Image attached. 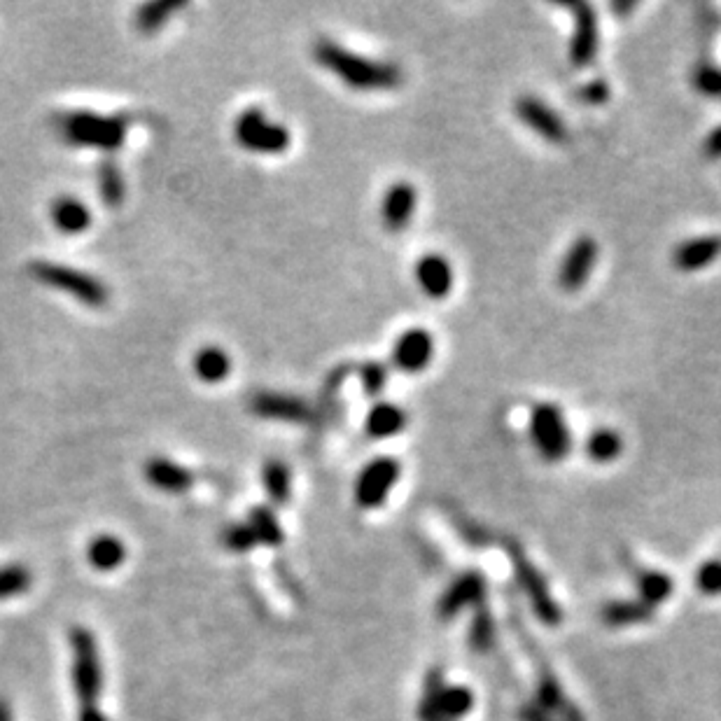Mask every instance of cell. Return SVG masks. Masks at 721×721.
<instances>
[{
    "instance_id": "obj_22",
    "label": "cell",
    "mask_w": 721,
    "mask_h": 721,
    "mask_svg": "<svg viewBox=\"0 0 721 721\" xmlns=\"http://www.w3.org/2000/svg\"><path fill=\"white\" fill-rule=\"evenodd\" d=\"M194 374L199 381L203 383H222L224 378L229 376L231 371V360L227 355V350L220 346H203L196 350L194 360H192Z\"/></svg>"
},
{
    "instance_id": "obj_12",
    "label": "cell",
    "mask_w": 721,
    "mask_h": 721,
    "mask_svg": "<svg viewBox=\"0 0 721 721\" xmlns=\"http://www.w3.org/2000/svg\"><path fill=\"white\" fill-rule=\"evenodd\" d=\"M598 262V241L593 236L574 238L558 269V285L565 292H577L588 283V276Z\"/></svg>"
},
{
    "instance_id": "obj_1",
    "label": "cell",
    "mask_w": 721,
    "mask_h": 721,
    "mask_svg": "<svg viewBox=\"0 0 721 721\" xmlns=\"http://www.w3.org/2000/svg\"><path fill=\"white\" fill-rule=\"evenodd\" d=\"M313 59L355 91L397 89L404 80L402 68L395 66V63L367 59V56L350 52L339 42L327 38L315 42Z\"/></svg>"
},
{
    "instance_id": "obj_18",
    "label": "cell",
    "mask_w": 721,
    "mask_h": 721,
    "mask_svg": "<svg viewBox=\"0 0 721 721\" xmlns=\"http://www.w3.org/2000/svg\"><path fill=\"white\" fill-rule=\"evenodd\" d=\"M721 255V236H696L682 241L672 252V264L682 273H696L710 266Z\"/></svg>"
},
{
    "instance_id": "obj_7",
    "label": "cell",
    "mask_w": 721,
    "mask_h": 721,
    "mask_svg": "<svg viewBox=\"0 0 721 721\" xmlns=\"http://www.w3.org/2000/svg\"><path fill=\"white\" fill-rule=\"evenodd\" d=\"M504 549H507V553H509V560H511V565H514L518 584H521L523 593L528 595L537 619L542 621L544 626H558L560 619H563V612H560L558 602L551 598V591H549V586H546L542 572H539L537 567L530 563V558L525 556L521 544L514 542V539H509V542L504 544Z\"/></svg>"
},
{
    "instance_id": "obj_9",
    "label": "cell",
    "mask_w": 721,
    "mask_h": 721,
    "mask_svg": "<svg viewBox=\"0 0 721 721\" xmlns=\"http://www.w3.org/2000/svg\"><path fill=\"white\" fill-rule=\"evenodd\" d=\"M402 474V467L390 455L374 458L362 467L360 476L355 481V502L360 509H378L388 500V495L395 488Z\"/></svg>"
},
{
    "instance_id": "obj_10",
    "label": "cell",
    "mask_w": 721,
    "mask_h": 721,
    "mask_svg": "<svg viewBox=\"0 0 721 721\" xmlns=\"http://www.w3.org/2000/svg\"><path fill=\"white\" fill-rule=\"evenodd\" d=\"M567 10H570L574 17V28L570 38V63L574 68H586L595 61L600 49L598 14H595L593 5L588 3L567 5Z\"/></svg>"
},
{
    "instance_id": "obj_11",
    "label": "cell",
    "mask_w": 721,
    "mask_h": 721,
    "mask_svg": "<svg viewBox=\"0 0 721 721\" xmlns=\"http://www.w3.org/2000/svg\"><path fill=\"white\" fill-rule=\"evenodd\" d=\"M248 409L257 418L280 420V423H311L315 418V409L306 399L269 390L255 392L248 399Z\"/></svg>"
},
{
    "instance_id": "obj_16",
    "label": "cell",
    "mask_w": 721,
    "mask_h": 721,
    "mask_svg": "<svg viewBox=\"0 0 721 721\" xmlns=\"http://www.w3.org/2000/svg\"><path fill=\"white\" fill-rule=\"evenodd\" d=\"M418 206V194L416 187L406 180H397L385 189L381 199V220L383 227L397 234V231H404L413 220V213H416Z\"/></svg>"
},
{
    "instance_id": "obj_32",
    "label": "cell",
    "mask_w": 721,
    "mask_h": 721,
    "mask_svg": "<svg viewBox=\"0 0 721 721\" xmlns=\"http://www.w3.org/2000/svg\"><path fill=\"white\" fill-rule=\"evenodd\" d=\"M248 525L255 532L257 542L266 546H280L283 544V530H280V523L276 514L269 507H255L250 511Z\"/></svg>"
},
{
    "instance_id": "obj_6",
    "label": "cell",
    "mask_w": 721,
    "mask_h": 721,
    "mask_svg": "<svg viewBox=\"0 0 721 721\" xmlns=\"http://www.w3.org/2000/svg\"><path fill=\"white\" fill-rule=\"evenodd\" d=\"M234 138L245 150L257 154H283L292 143L290 131L283 124L271 122L262 108H248L236 117Z\"/></svg>"
},
{
    "instance_id": "obj_38",
    "label": "cell",
    "mask_w": 721,
    "mask_h": 721,
    "mask_svg": "<svg viewBox=\"0 0 721 721\" xmlns=\"http://www.w3.org/2000/svg\"><path fill=\"white\" fill-rule=\"evenodd\" d=\"M696 586L707 595L721 593V560H710V563L700 565L696 574Z\"/></svg>"
},
{
    "instance_id": "obj_2",
    "label": "cell",
    "mask_w": 721,
    "mask_h": 721,
    "mask_svg": "<svg viewBox=\"0 0 721 721\" xmlns=\"http://www.w3.org/2000/svg\"><path fill=\"white\" fill-rule=\"evenodd\" d=\"M56 129L70 145L112 152L124 145L129 119L122 115H96L89 110H75L63 112L56 119Z\"/></svg>"
},
{
    "instance_id": "obj_21",
    "label": "cell",
    "mask_w": 721,
    "mask_h": 721,
    "mask_svg": "<svg viewBox=\"0 0 721 721\" xmlns=\"http://www.w3.org/2000/svg\"><path fill=\"white\" fill-rule=\"evenodd\" d=\"M406 413L399 409L397 404L392 402H378L369 409L367 420H364V427H367V434L374 439H390L404 430L406 425Z\"/></svg>"
},
{
    "instance_id": "obj_31",
    "label": "cell",
    "mask_w": 721,
    "mask_h": 721,
    "mask_svg": "<svg viewBox=\"0 0 721 721\" xmlns=\"http://www.w3.org/2000/svg\"><path fill=\"white\" fill-rule=\"evenodd\" d=\"M444 686H446V682H444V675H441V670L434 668L427 672L425 684H423V696H420V703H418V719L420 721H446L439 712V693Z\"/></svg>"
},
{
    "instance_id": "obj_37",
    "label": "cell",
    "mask_w": 721,
    "mask_h": 721,
    "mask_svg": "<svg viewBox=\"0 0 721 721\" xmlns=\"http://www.w3.org/2000/svg\"><path fill=\"white\" fill-rule=\"evenodd\" d=\"M222 542L229 551L245 553V551H250L252 546L257 544V537H255V532H252V528L248 523H234V525H229L227 530H224Z\"/></svg>"
},
{
    "instance_id": "obj_29",
    "label": "cell",
    "mask_w": 721,
    "mask_h": 721,
    "mask_svg": "<svg viewBox=\"0 0 721 721\" xmlns=\"http://www.w3.org/2000/svg\"><path fill=\"white\" fill-rule=\"evenodd\" d=\"M637 591H640V598L644 605H649L651 609H654L672 593V579L663 572L642 570V572H637Z\"/></svg>"
},
{
    "instance_id": "obj_28",
    "label": "cell",
    "mask_w": 721,
    "mask_h": 721,
    "mask_svg": "<svg viewBox=\"0 0 721 721\" xmlns=\"http://www.w3.org/2000/svg\"><path fill=\"white\" fill-rule=\"evenodd\" d=\"M474 707V693L467 686H444L439 693V712L446 721L467 717Z\"/></svg>"
},
{
    "instance_id": "obj_25",
    "label": "cell",
    "mask_w": 721,
    "mask_h": 721,
    "mask_svg": "<svg viewBox=\"0 0 721 721\" xmlns=\"http://www.w3.org/2000/svg\"><path fill=\"white\" fill-rule=\"evenodd\" d=\"M185 7V0H152V3L140 5L136 10V28L140 33H157L159 28L168 24L173 12Z\"/></svg>"
},
{
    "instance_id": "obj_3",
    "label": "cell",
    "mask_w": 721,
    "mask_h": 721,
    "mask_svg": "<svg viewBox=\"0 0 721 721\" xmlns=\"http://www.w3.org/2000/svg\"><path fill=\"white\" fill-rule=\"evenodd\" d=\"M28 273H31L40 285L70 294V297H75L80 304L89 308H103L108 306L110 301V287L105 285L101 278L91 276V273L82 269H75V266L35 259V262L28 266Z\"/></svg>"
},
{
    "instance_id": "obj_23",
    "label": "cell",
    "mask_w": 721,
    "mask_h": 721,
    "mask_svg": "<svg viewBox=\"0 0 721 721\" xmlns=\"http://www.w3.org/2000/svg\"><path fill=\"white\" fill-rule=\"evenodd\" d=\"M87 558L91 567H96V570H117L126 558V546L122 544V539L115 535H98L91 539L87 546Z\"/></svg>"
},
{
    "instance_id": "obj_39",
    "label": "cell",
    "mask_w": 721,
    "mask_h": 721,
    "mask_svg": "<svg viewBox=\"0 0 721 721\" xmlns=\"http://www.w3.org/2000/svg\"><path fill=\"white\" fill-rule=\"evenodd\" d=\"M609 94H612V91H609V84L605 80H591L579 89V98L588 105L607 103Z\"/></svg>"
},
{
    "instance_id": "obj_36",
    "label": "cell",
    "mask_w": 721,
    "mask_h": 721,
    "mask_svg": "<svg viewBox=\"0 0 721 721\" xmlns=\"http://www.w3.org/2000/svg\"><path fill=\"white\" fill-rule=\"evenodd\" d=\"M28 586H31V574L24 567L12 565L0 570V600L24 593Z\"/></svg>"
},
{
    "instance_id": "obj_17",
    "label": "cell",
    "mask_w": 721,
    "mask_h": 721,
    "mask_svg": "<svg viewBox=\"0 0 721 721\" xmlns=\"http://www.w3.org/2000/svg\"><path fill=\"white\" fill-rule=\"evenodd\" d=\"M453 266L439 252H427L416 264V283L430 299H444L453 290Z\"/></svg>"
},
{
    "instance_id": "obj_35",
    "label": "cell",
    "mask_w": 721,
    "mask_h": 721,
    "mask_svg": "<svg viewBox=\"0 0 721 721\" xmlns=\"http://www.w3.org/2000/svg\"><path fill=\"white\" fill-rule=\"evenodd\" d=\"M693 87L703 96L721 98V68L712 66V63H700L693 70Z\"/></svg>"
},
{
    "instance_id": "obj_5",
    "label": "cell",
    "mask_w": 721,
    "mask_h": 721,
    "mask_svg": "<svg viewBox=\"0 0 721 721\" xmlns=\"http://www.w3.org/2000/svg\"><path fill=\"white\" fill-rule=\"evenodd\" d=\"M70 644H73V684L80 712L98 710L96 703L98 696H101L103 672L94 637H91L89 630L75 628L73 635H70Z\"/></svg>"
},
{
    "instance_id": "obj_19",
    "label": "cell",
    "mask_w": 721,
    "mask_h": 721,
    "mask_svg": "<svg viewBox=\"0 0 721 721\" xmlns=\"http://www.w3.org/2000/svg\"><path fill=\"white\" fill-rule=\"evenodd\" d=\"M145 479L161 493H187L194 486V474L171 458H150L145 462Z\"/></svg>"
},
{
    "instance_id": "obj_41",
    "label": "cell",
    "mask_w": 721,
    "mask_h": 721,
    "mask_svg": "<svg viewBox=\"0 0 721 721\" xmlns=\"http://www.w3.org/2000/svg\"><path fill=\"white\" fill-rule=\"evenodd\" d=\"M518 717H521V721H553L551 714L544 712L542 707H537V705H525Z\"/></svg>"
},
{
    "instance_id": "obj_33",
    "label": "cell",
    "mask_w": 721,
    "mask_h": 721,
    "mask_svg": "<svg viewBox=\"0 0 721 721\" xmlns=\"http://www.w3.org/2000/svg\"><path fill=\"white\" fill-rule=\"evenodd\" d=\"M495 642V621L490 616L486 602L474 609L472 628H469V644L474 651H488Z\"/></svg>"
},
{
    "instance_id": "obj_34",
    "label": "cell",
    "mask_w": 721,
    "mask_h": 721,
    "mask_svg": "<svg viewBox=\"0 0 721 721\" xmlns=\"http://www.w3.org/2000/svg\"><path fill=\"white\" fill-rule=\"evenodd\" d=\"M357 376H360L364 395L376 397V395H381L385 383H388V367H385L383 362L369 360V362H364L360 369H357Z\"/></svg>"
},
{
    "instance_id": "obj_15",
    "label": "cell",
    "mask_w": 721,
    "mask_h": 721,
    "mask_svg": "<svg viewBox=\"0 0 721 721\" xmlns=\"http://www.w3.org/2000/svg\"><path fill=\"white\" fill-rule=\"evenodd\" d=\"M486 602V581L479 572H465L446 588L444 595L439 598L437 614L439 619L451 621L458 616L462 609L479 607Z\"/></svg>"
},
{
    "instance_id": "obj_4",
    "label": "cell",
    "mask_w": 721,
    "mask_h": 721,
    "mask_svg": "<svg viewBox=\"0 0 721 721\" xmlns=\"http://www.w3.org/2000/svg\"><path fill=\"white\" fill-rule=\"evenodd\" d=\"M528 432L532 446L546 462L563 460L572 451V434L565 413L558 404L539 402L530 409Z\"/></svg>"
},
{
    "instance_id": "obj_8",
    "label": "cell",
    "mask_w": 721,
    "mask_h": 721,
    "mask_svg": "<svg viewBox=\"0 0 721 721\" xmlns=\"http://www.w3.org/2000/svg\"><path fill=\"white\" fill-rule=\"evenodd\" d=\"M521 642L523 647L530 651V658L535 661L537 668V707H542L544 712H553L558 714L560 721H586L584 714L574 703H570V698L565 696L563 689H560L558 679L553 672L549 670V665L544 663V658L539 656V647H535V642L530 640V635L525 633V628H521Z\"/></svg>"
},
{
    "instance_id": "obj_13",
    "label": "cell",
    "mask_w": 721,
    "mask_h": 721,
    "mask_svg": "<svg viewBox=\"0 0 721 721\" xmlns=\"http://www.w3.org/2000/svg\"><path fill=\"white\" fill-rule=\"evenodd\" d=\"M516 117L528 126L530 131H535L539 138H544L546 143H565L570 131H567V124L563 122V117L558 115L551 105H546L544 101H539L535 96H521L514 103Z\"/></svg>"
},
{
    "instance_id": "obj_40",
    "label": "cell",
    "mask_w": 721,
    "mask_h": 721,
    "mask_svg": "<svg viewBox=\"0 0 721 721\" xmlns=\"http://www.w3.org/2000/svg\"><path fill=\"white\" fill-rule=\"evenodd\" d=\"M703 152L710 159H721V124L714 126V129L707 133V138L703 143Z\"/></svg>"
},
{
    "instance_id": "obj_42",
    "label": "cell",
    "mask_w": 721,
    "mask_h": 721,
    "mask_svg": "<svg viewBox=\"0 0 721 721\" xmlns=\"http://www.w3.org/2000/svg\"><path fill=\"white\" fill-rule=\"evenodd\" d=\"M77 721H108V719L103 717L101 710H89V712H80Z\"/></svg>"
},
{
    "instance_id": "obj_26",
    "label": "cell",
    "mask_w": 721,
    "mask_h": 721,
    "mask_svg": "<svg viewBox=\"0 0 721 721\" xmlns=\"http://www.w3.org/2000/svg\"><path fill=\"white\" fill-rule=\"evenodd\" d=\"M584 451L593 462L607 465V462L616 460L623 453V439L612 427H598V430H593L586 437Z\"/></svg>"
},
{
    "instance_id": "obj_24",
    "label": "cell",
    "mask_w": 721,
    "mask_h": 721,
    "mask_svg": "<svg viewBox=\"0 0 721 721\" xmlns=\"http://www.w3.org/2000/svg\"><path fill=\"white\" fill-rule=\"evenodd\" d=\"M98 194L108 208H119L126 196L122 168L112 157L98 161Z\"/></svg>"
},
{
    "instance_id": "obj_20",
    "label": "cell",
    "mask_w": 721,
    "mask_h": 721,
    "mask_svg": "<svg viewBox=\"0 0 721 721\" xmlns=\"http://www.w3.org/2000/svg\"><path fill=\"white\" fill-rule=\"evenodd\" d=\"M49 215H52L54 227L70 236L82 234V231L89 229L91 224V210L84 206L77 196L70 194L56 196L52 201V208H49Z\"/></svg>"
},
{
    "instance_id": "obj_14",
    "label": "cell",
    "mask_w": 721,
    "mask_h": 721,
    "mask_svg": "<svg viewBox=\"0 0 721 721\" xmlns=\"http://www.w3.org/2000/svg\"><path fill=\"white\" fill-rule=\"evenodd\" d=\"M434 357V339L423 327H411L399 334L392 346V364L404 374H418L430 367Z\"/></svg>"
},
{
    "instance_id": "obj_27",
    "label": "cell",
    "mask_w": 721,
    "mask_h": 721,
    "mask_svg": "<svg viewBox=\"0 0 721 721\" xmlns=\"http://www.w3.org/2000/svg\"><path fill=\"white\" fill-rule=\"evenodd\" d=\"M654 609L644 605L642 600H623V602H609L602 609V621L607 626H635V623H644L651 619Z\"/></svg>"
},
{
    "instance_id": "obj_30",
    "label": "cell",
    "mask_w": 721,
    "mask_h": 721,
    "mask_svg": "<svg viewBox=\"0 0 721 721\" xmlns=\"http://www.w3.org/2000/svg\"><path fill=\"white\" fill-rule=\"evenodd\" d=\"M262 479H264V488L269 493L271 502L276 504H285L290 500V469L283 460H266V465L262 469Z\"/></svg>"
}]
</instances>
